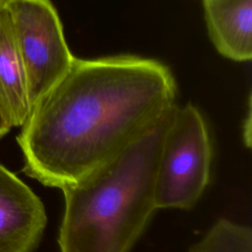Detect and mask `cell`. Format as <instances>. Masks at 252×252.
<instances>
[{"mask_svg":"<svg viewBox=\"0 0 252 252\" xmlns=\"http://www.w3.org/2000/svg\"><path fill=\"white\" fill-rule=\"evenodd\" d=\"M176 91L170 69L156 59L75 57L21 126L25 173L59 189L78 181L149 129L175 103Z\"/></svg>","mask_w":252,"mask_h":252,"instance_id":"obj_1","label":"cell"},{"mask_svg":"<svg viewBox=\"0 0 252 252\" xmlns=\"http://www.w3.org/2000/svg\"><path fill=\"white\" fill-rule=\"evenodd\" d=\"M174 104L118 155L60 189V252H130L158 210L157 166Z\"/></svg>","mask_w":252,"mask_h":252,"instance_id":"obj_2","label":"cell"},{"mask_svg":"<svg viewBox=\"0 0 252 252\" xmlns=\"http://www.w3.org/2000/svg\"><path fill=\"white\" fill-rule=\"evenodd\" d=\"M212 144L207 122L192 103L174 104L156 174L159 209H191L210 181Z\"/></svg>","mask_w":252,"mask_h":252,"instance_id":"obj_3","label":"cell"},{"mask_svg":"<svg viewBox=\"0 0 252 252\" xmlns=\"http://www.w3.org/2000/svg\"><path fill=\"white\" fill-rule=\"evenodd\" d=\"M7 9L26 73L32 108L69 71L75 56L50 0H10Z\"/></svg>","mask_w":252,"mask_h":252,"instance_id":"obj_4","label":"cell"},{"mask_svg":"<svg viewBox=\"0 0 252 252\" xmlns=\"http://www.w3.org/2000/svg\"><path fill=\"white\" fill-rule=\"evenodd\" d=\"M46 221L39 197L0 163V252H33Z\"/></svg>","mask_w":252,"mask_h":252,"instance_id":"obj_5","label":"cell"},{"mask_svg":"<svg viewBox=\"0 0 252 252\" xmlns=\"http://www.w3.org/2000/svg\"><path fill=\"white\" fill-rule=\"evenodd\" d=\"M208 33L218 52L235 62L252 57V0H202Z\"/></svg>","mask_w":252,"mask_h":252,"instance_id":"obj_6","label":"cell"},{"mask_svg":"<svg viewBox=\"0 0 252 252\" xmlns=\"http://www.w3.org/2000/svg\"><path fill=\"white\" fill-rule=\"evenodd\" d=\"M0 103L12 127L25 123L31 101L7 5L0 7Z\"/></svg>","mask_w":252,"mask_h":252,"instance_id":"obj_7","label":"cell"},{"mask_svg":"<svg viewBox=\"0 0 252 252\" xmlns=\"http://www.w3.org/2000/svg\"><path fill=\"white\" fill-rule=\"evenodd\" d=\"M189 252H252V230L247 225L220 219Z\"/></svg>","mask_w":252,"mask_h":252,"instance_id":"obj_8","label":"cell"},{"mask_svg":"<svg viewBox=\"0 0 252 252\" xmlns=\"http://www.w3.org/2000/svg\"><path fill=\"white\" fill-rule=\"evenodd\" d=\"M243 139L246 147H250L251 145V95L248 97V110L247 117L244 119V127H243Z\"/></svg>","mask_w":252,"mask_h":252,"instance_id":"obj_9","label":"cell"},{"mask_svg":"<svg viewBox=\"0 0 252 252\" xmlns=\"http://www.w3.org/2000/svg\"><path fill=\"white\" fill-rule=\"evenodd\" d=\"M11 128H13V127H12L10 121L8 120L4 110L2 108V105L0 103V138L5 136L11 130Z\"/></svg>","mask_w":252,"mask_h":252,"instance_id":"obj_10","label":"cell"},{"mask_svg":"<svg viewBox=\"0 0 252 252\" xmlns=\"http://www.w3.org/2000/svg\"><path fill=\"white\" fill-rule=\"evenodd\" d=\"M10 0H0V7L2 6H6L9 3Z\"/></svg>","mask_w":252,"mask_h":252,"instance_id":"obj_11","label":"cell"}]
</instances>
